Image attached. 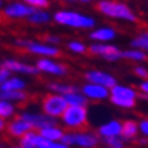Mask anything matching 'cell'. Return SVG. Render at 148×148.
Segmentation results:
<instances>
[{
  "mask_svg": "<svg viewBox=\"0 0 148 148\" xmlns=\"http://www.w3.org/2000/svg\"><path fill=\"white\" fill-rule=\"evenodd\" d=\"M139 134H141L144 138L148 139V117H143L140 121H138Z\"/></svg>",
  "mask_w": 148,
  "mask_h": 148,
  "instance_id": "35",
  "label": "cell"
},
{
  "mask_svg": "<svg viewBox=\"0 0 148 148\" xmlns=\"http://www.w3.org/2000/svg\"><path fill=\"white\" fill-rule=\"evenodd\" d=\"M88 52L92 56L103 59L104 62L116 63L121 60V49L112 43H91L88 45Z\"/></svg>",
  "mask_w": 148,
  "mask_h": 148,
  "instance_id": "8",
  "label": "cell"
},
{
  "mask_svg": "<svg viewBox=\"0 0 148 148\" xmlns=\"http://www.w3.org/2000/svg\"><path fill=\"white\" fill-rule=\"evenodd\" d=\"M8 148H23V147H21V145L19 144V143H17V144H12V145H8Z\"/></svg>",
  "mask_w": 148,
  "mask_h": 148,
  "instance_id": "41",
  "label": "cell"
},
{
  "mask_svg": "<svg viewBox=\"0 0 148 148\" xmlns=\"http://www.w3.org/2000/svg\"><path fill=\"white\" fill-rule=\"evenodd\" d=\"M27 5L35 8V10H48L51 5V0H21Z\"/></svg>",
  "mask_w": 148,
  "mask_h": 148,
  "instance_id": "30",
  "label": "cell"
},
{
  "mask_svg": "<svg viewBox=\"0 0 148 148\" xmlns=\"http://www.w3.org/2000/svg\"><path fill=\"white\" fill-rule=\"evenodd\" d=\"M0 148H8V145L4 141H0Z\"/></svg>",
  "mask_w": 148,
  "mask_h": 148,
  "instance_id": "42",
  "label": "cell"
},
{
  "mask_svg": "<svg viewBox=\"0 0 148 148\" xmlns=\"http://www.w3.org/2000/svg\"><path fill=\"white\" fill-rule=\"evenodd\" d=\"M19 116L23 117L35 131H39L41 128L49 127V125L59 124V120L55 119V117L47 116V115H44L43 112H38V111H32V110L21 111L20 114H19Z\"/></svg>",
  "mask_w": 148,
  "mask_h": 148,
  "instance_id": "9",
  "label": "cell"
},
{
  "mask_svg": "<svg viewBox=\"0 0 148 148\" xmlns=\"http://www.w3.org/2000/svg\"><path fill=\"white\" fill-rule=\"evenodd\" d=\"M117 38V29L112 25L95 27L88 32V39L92 43H112Z\"/></svg>",
  "mask_w": 148,
  "mask_h": 148,
  "instance_id": "13",
  "label": "cell"
},
{
  "mask_svg": "<svg viewBox=\"0 0 148 148\" xmlns=\"http://www.w3.org/2000/svg\"><path fill=\"white\" fill-rule=\"evenodd\" d=\"M139 136V125L138 121L134 119H127V120L121 121V135L120 138L125 143L127 141H134Z\"/></svg>",
  "mask_w": 148,
  "mask_h": 148,
  "instance_id": "19",
  "label": "cell"
},
{
  "mask_svg": "<svg viewBox=\"0 0 148 148\" xmlns=\"http://www.w3.org/2000/svg\"><path fill=\"white\" fill-rule=\"evenodd\" d=\"M0 67L8 69L11 73H16V75L23 76H36L39 75V71L36 69L35 64L23 62L15 58H5L0 62Z\"/></svg>",
  "mask_w": 148,
  "mask_h": 148,
  "instance_id": "10",
  "label": "cell"
},
{
  "mask_svg": "<svg viewBox=\"0 0 148 148\" xmlns=\"http://www.w3.org/2000/svg\"><path fill=\"white\" fill-rule=\"evenodd\" d=\"M134 75L141 80L148 79V68L144 66H141V64H138V66L134 67Z\"/></svg>",
  "mask_w": 148,
  "mask_h": 148,
  "instance_id": "34",
  "label": "cell"
},
{
  "mask_svg": "<svg viewBox=\"0 0 148 148\" xmlns=\"http://www.w3.org/2000/svg\"><path fill=\"white\" fill-rule=\"evenodd\" d=\"M100 144V138L96 132L79 130L73 131V147L77 148H97Z\"/></svg>",
  "mask_w": 148,
  "mask_h": 148,
  "instance_id": "15",
  "label": "cell"
},
{
  "mask_svg": "<svg viewBox=\"0 0 148 148\" xmlns=\"http://www.w3.org/2000/svg\"><path fill=\"white\" fill-rule=\"evenodd\" d=\"M38 148H71V147L66 145L62 141H48V140H45V139H41Z\"/></svg>",
  "mask_w": 148,
  "mask_h": 148,
  "instance_id": "33",
  "label": "cell"
},
{
  "mask_svg": "<svg viewBox=\"0 0 148 148\" xmlns=\"http://www.w3.org/2000/svg\"><path fill=\"white\" fill-rule=\"evenodd\" d=\"M5 125H7V121L4 120V119H1V117H0V134L5 132Z\"/></svg>",
  "mask_w": 148,
  "mask_h": 148,
  "instance_id": "38",
  "label": "cell"
},
{
  "mask_svg": "<svg viewBox=\"0 0 148 148\" xmlns=\"http://www.w3.org/2000/svg\"><path fill=\"white\" fill-rule=\"evenodd\" d=\"M35 67L39 73H44L52 77H66L69 73V67L66 63L59 62L55 58H39L35 63Z\"/></svg>",
  "mask_w": 148,
  "mask_h": 148,
  "instance_id": "6",
  "label": "cell"
},
{
  "mask_svg": "<svg viewBox=\"0 0 148 148\" xmlns=\"http://www.w3.org/2000/svg\"><path fill=\"white\" fill-rule=\"evenodd\" d=\"M59 1H64V3H75L77 0H59Z\"/></svg>",
  "mask_w": 148,
  "mask_h": 148,
  "instance_id": "43",
  "label": "cell"
},
{
  "mask_svg": "<svg viewBox=\"0 0 148 148\" xmlns=\"http://www.w3.org/2000/svg\"><path fill=\"white\" fill-rule=\"evenodd\" d=\"M139 93H145V95H148V79L140 82V84H139Z\"/></svg>",
  "mask_w": 148,
  "mask_h": 148,
  "instance_id": "37",
  "label": "cell"
},
{
  "mask_svg": "<svg viewBox=\"0 0 148 148\" xmlns=\"http://www.w3.org/2000/svg\"><path fill=\"white\" fill-rule=\"evenodd\" d=\"M64 99L68 106H73V107H88L90 104V100L80 92V90L64 95Z\"/></svg>",
  "mask_w": 148,
  "mask_h": 148,
  "instance_id": "26",
  "label": "cell"
},
{
  "mask_svg": "<svg viewBox=\"0 0 148 148\" xmlns=\"http://www.w3.org/2000/svg\"><path fill=\"white\" fill-rule=\"evenodd\" d=\"M32 127L27 121L20 117L19 115H16L15 117H12L11 120L7 121V125H5V134L12 139H19L23 136L24 134H27L28 131H31Z\"/></svg>",
  "mask_w": 148,
  "mask_h": 148,
  "instance_id": "16",
  "label": "cell"
},
{
  "mask_svg": "<svg viewBox=\"0 0 148 148\" xmlns=\"http://www.w3.org/2000/svg\"><path fill=\"white\" fill-rule=\"evenodd\" d=\"M96 134L100 139L115 138L121 135V120L119 119H111L100 124L96 130Z\"/></svg>",
  "mask_w": 148,
  "mask_h": 148,
  "instance_id": "17",
  "label": "cell"
},
{
  "mask_svg": "<svg viewBox=\"0 0 148 148\" xmlns=\"http://www.w3.org/2000/svg\"><path fill=\"white\" fill-rule=\"evenodd\" d=\"M88 120H90L88 107H73V106H68L59 119L62 127L66 128L67 131L83 130L88 124Z\"/></svg>",
  "mask_w": 148,
  "mask_h": 148,
  "instance_id": "5",
  "label": "cell"
},
{
  "mask_svg": "<svg viewBox=\"0 0 148 148\" xmlns=\"http://www.w3.org/2000/svg\"><path fill=\"white\" fill-rule=\"evenodd\" d=\"M96 11L108 19L120 20L131 24L138 23V15L135 14V11L128 4L119 0H97Z\"/></svg>",
  "mask_w": 148,
  "mask_h": 148,
  "instance_id": "2",
  "label": "cell"
},
{
  "mask_svg": "<svg viewBox=\"0 0 148 148\" xmlns=\"http://www.w3.org/2000/svg\"><path fill=\"white\" fill-rule=\"evenodd\" d=\"M121 59L128 60V62H132V63H143L148 59V53L143 52L141 49L130 47L128 49H124L121 52Z\"/></svg>",
  "mask_w": 148,
  "mask_h": 148,
  "instance_id": "25",
  "label": "cell"
},
{
  "mask_svg": "<svg viewBox=\"0 0 148 148\" xmlns=\"http://www.w3.org/2000/svg\"><path fill=\"white\" fill-rule=\"evenodd\" d=\"M77 1H80L83 4H88V3H92V1H97V0H77Z\"/></svg>",
  "mask_w": 148,
  "mask_h": 148,
  "instance_id": "40",
  "label": "cell"
},
{
  "mask_svg": "<svg viewBox=\"0 0 148 148\" xmlns=\"http://www.w3.org/2000/svg\"><path fill=\"white\" fill-rule=\"evenodd\" d=\"M11 75H12V73H11L8 69L3 68V67H0V86H1V84H3L5 80H7Z\"/></svg>",
  "mask_w": 148,
  "mask_h": 148,
  "instance_id": "36",
  "label": "cell"
},
{
  "mask_svg": "<svg viewBox=\"0 0 148 148\" xmlns=\"http://www.w3.org/2000/svg\"><path fill=\"white\" fill-rule=\"evenodd\" d=\"M0 44H1V41H0Z\"/></svg>",
  "mask_w": 148,
  "mask_h": 148,
  "instance_id": "46",
  "label": "cell"
},
{
  "mask_svg": "<svg viewBox=\"0 0 148 148\" xmlns=\"http://www.w3.org/2000/svg\"><path fill=\"white\" fill-rule=\"evenodd\" d=\"M64 131H66V130H64L62 125L55 124V125H49V127L39 130V134H40L41 138L45 139V140H48V141H60Z\"/></svg>",
  "mask_w": 148,
  "mask_h": 148,
  "instance_id": "22",
  "label": "cell"
},
{
  "mask_svg": "<svg viewBox=\"0 0 148 148\" xmlns=\"http://www.w3.org/2000/svg\"><path fill=\"white\" fill-rule=\"evenodd\" d=\"M4 5H5V4H4V0H0V11L3 10Z\"/></svg>",
  "mask_w": 148,
  "mask_h": 148,
  "instance_id": "44",
  "label": "cell"
},
{
  "mask_svg": "<svg viewBox=\"0 0 148 148\" xmlns=\"http://www.w3.org/2000/svg\"><path fill=\"white\" fill-rule=\"evenodd\" d=\"M130 47L141 49L143 52L148 53V31H141L136 36H134L130 41Z\"/></svg>",
  "mask_w": 148,
  "mask_h": 148,
  "instance_id": "29",
  "label": "cell"
},
{
  "mask_svg": "<svg viewBox=\"0 0 148 148\" xmlns=\"http://www.w3.org/2000/svg\"><path fill=\"white\" fill-rule=\"evenodd\" d=\"M47 90L52 93H56V95H67V93L75 92V91H79L80 87L77 84H73V83H67V82H58V80H53V82L47 83Z\"/></svg>",
  "mask_w": 148,
  "mask_h": 148,
  "instance_id": "18",
  "label": "cell"
},
{
  "mask_svg": "<svg viewBox=\"0 0 148 148\" xmlns=\"http://www.w3.org/2000/svg\"><path fill=\"white\" fill-rule=\"evenodd\" d=\"M52 21L62 27L80 31H91L97 25V20L93 16L71 8H60L55 11L52 14Z\"/></svg>",
  "mask_w": 148,
  "mask_h": 148,
  "instance_id": "1",
  "label": "cell"
},
{
  "mask_svg": "<svg viewBox=\"0 0 148 148\" xmlns=\"http://www.w3.org/2000/svg\"><path fill=\"white\" fill-rule=\"evenodd\" d=\"M43 41L49 45H56V47H59V45L63 43V38L60 35H56V34H45L44 36H43Z\"/></svg>",
  "mask_w": 148,
  "mask_h": 148,
  "instance_id": "32",
  "label": "cell"
},
{
  "mask_svg": "<svg viewBox=\"0 0 148 148\" xmlns=\"http://www.w3.org/2000/svg\"><path fill=\"white\" fill-rule=\"evenodd\" d=\"M28 83L24 77L17 75H11L5 82L0 86V91H25Z\"/></svg>",
  "mask_w": 148,
  "mask_h": 148,
  "instance_id": "20",
  "label": "cell"
},
{
  "mask_svg": "<svg viewBox=\"0 0 148 148\" xmlns=\"http://www.w3.org/2000/svg\"><path fill=\"white\" fill-rule=\"evenodd\" d=\"M80 92L90 100V101H106L110 97V90L99 84L84 83L80 86Z\"/></svg>",
  "mask_w": 148,
  "mask_h": 148,
  "instance_id": "14",
  "label": "cell"
},
{
  "mask_svg": "<svg viewBox=\"0 0 148 148\" xmlns=\"http://www.w3.org/2000/svg\"><path fill=\"white\" fill-rule=\"evenodd\" d=\"M25 20L31 25H45L52 21V14L48 10H35Z\"/></svg>",
  "mask_w": 148,
  "mask_h": 148,
  "instance_id": "21",
  "label": "cell"
},
{
  "mask_svg": "<svg viewBox=\"0 0 148 148\" xmlns=\"http://www.w3.org/2000/svg\"><path fill=\"white\" fill-rule=\"evenodd\" d=\"M67 107H68V104H67L63 95H56V93L49 92L41 97L40 100L41 112L47 116L55 117L58 120L60 119V116L63 115Z\"/></svg>",
  "mask_w": 148,
  "mask_h": 148,
  "instance_id": "7",
  "label": "cell"
},
{
  "mask_svg": "<svg viewBox=\"0 0 148 148\" xmlns=\"http://www.w3.org/2000/svg\"><path fill=\"white\" fill-rule=\"evenodd\" d=\"M41 136L39 134V131H35V130H31L28 131L27 134H24L19 139V144L23 148H38V145L40 144L41 141Z\"/></svg>",
  "mask_w": 148,
  "mask_h": 148,
  "instance_id": "24",
  "label": "cell"
},
{
  "mask_svg": "<svg viewBox=\"0 0 148 148\" xmlns=\"http://www.w3.org/2000/svg\"><path fill=\"white\" fill-rule=\"evenodd\" d=\"M100 141H103V144L104 145H108V147H116V148H124V147H125V141H124L120 136L100 139Z\"/></svg>",
  "mask_w": 148,
  "mask_h": 148,
  "instance_id": "31",
  "label": "cell"
},
{
  "mask_svg": "<svg viewBox=\"0 0 148 148\" xmlns=\"http://www.w3.org/2000/svg\"><path fill=\"white\" fill-rule=\"evenodd\" d=\"M103 148H116V147H108V145H104Z\"/></svg>",
  "mask_w": 148,
  "mask_h": 148,
  "instance_id": "45",
  "label": "cell"
},
{
  "mask_svg": "<svg viewBox=\"0 0 148 148\" xmlns=\"http://www.w3.org/2000/svg\"><path fill=\"white\" fill-rule=\"evenodd\" d=\"M12 45L16 48L25 51L38 58H59L62 55V49L56 45H49L44 43L43 40H36V39H15L12 41Z\"/></svg>",
  "mask_w": 148,
  "mask_h": 148,
  "instance_id": "3",
  "label": "cell"
},
{
  "mask_svg": "<svg viewBox=\"0 0 148 148\" xmlns=\"http://www.w3.org/2000/svg\"><path fill=\"white\" fill-rule=\"evenodd\" d=\"M84 80L87 83H93V84H99V86H103L108 90H111L112 87L117 83L116 76L114 73L108 72V71H104V69H97V68H92L88 69L84 72Z\"/></svg>",
  "mask_w": 148,
  "mask_h": 148,
  "instance_id": "12",
  "label": "cell"
},
{
  "mask_svg": "<svg viewBox=\"0 0 148 148\" xmlns=\"http://www.w3.org/2000/svg\"><path fill=\"white\" fill-rule=\"evenodd\" d=\"M29 97L27 91H0V100H8L15 104L25 103Z\"/></svg>",
  "mask_w": 148,
  "mask_h": 148,
  "instance_id": "23",
  "label": "cell"
},
{
  "mask_svg": "<svg viewBox=\"0 0 148 148\" xmlns=\"http://www.w3.org/2000/svg\"><path fill=\"white\" fill-rule=\"evenodd\" d=\"M67 49L72 55L82 56V55H86L88 52V45L83 40H79V39H71V40L67 41Z\"/></svg>",
  "mask_w": 148,
  "mask_h": 148,
  "instance_id": "28",
  "label": "cell"
},
{
  "mask_svg": "<svg viewBox=\"0 0 148 148\" xmlns=\"http://www.w3.org/2000/svg\"><path fill=\"white\" fill-rule=\"evenodd\" d=\"M139 91L127 84L116 83L110 90V103L120 110H134L136 107Z\"/></svg>",
  "mask_w": 148,
  "mask_h": 148,
  "instance_id": "4",
  "label": "cell"
},
{
  "mask_svg": "<svg viewBox=\"0 0 148 148\" xmlns=\"http://www.w3.org/2000/svg\"><path fill=\"white\" fill-rule=\"evenodd\" d=\"M138 143H139V144H141V145H145V144H148V139L143 136L141 139H139V140H138Z\"/></svg>",
  "mask_w": 148,
  "mask_h": 148,
  "instance_id": "39",
  "label": "cell"
},
{
  "mask_svg": "<svg viewBox=\"0 0 148 148\" xmlns=\"http://www.w3.org/2000/svg\"><path fill=\"white\" fill-rule=\"evenodd\" d=\"M35 11V8L29 7L24 1L21 0H15V1H10L5 4L1 10V14L4 17H7L10 20H23L27 19L29 15Z\"/></svg>",
  "mask_w": 148,
  "mask_h": 148,
  "instance_id": "11",
  "label": "cell"
},
{
  "mask_svg": "<svg viewBox=\"0 0 148 148\" xmlns=\"http://www.w3.org/2000/svg\"><path fill=\"white\" fill-rule=\"evenodd\" d=\"M17 114V107L15 103H11L8 100H0V117L5 121L11 120Z\"/></svg>",
  "mask_w": 148,
  "mask_h": 148,
  "instance_id": "27",
  "label": "cell"
}]
</instances>
